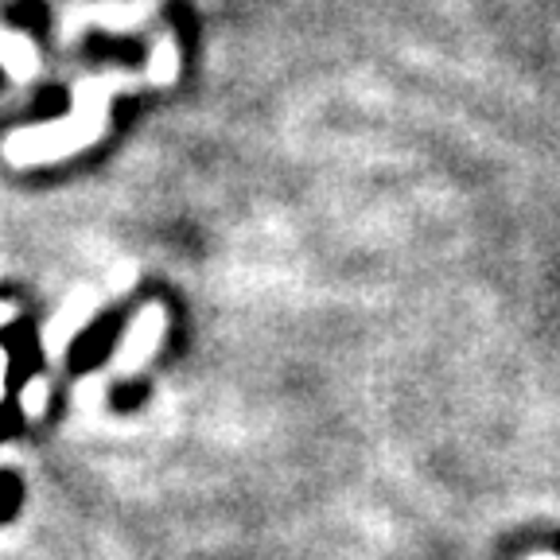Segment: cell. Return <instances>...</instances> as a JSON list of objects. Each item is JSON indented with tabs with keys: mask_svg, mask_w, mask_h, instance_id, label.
<instances>
[{
	"mask_svg": "<svg viewBox=\"0 0 560 560\" xmlns=\"http://www.w3.org/2000/svg\"><path fill=\"white\" fill-rule=\"evenodd\" d=\"M529 560H560V557H552V552H537V557H529Z\"/></svg>",
	"mask_w": 560,
	"mask_h": 560,
	"instance_id": "1",
	"label": "cell"
}]
</instances>
